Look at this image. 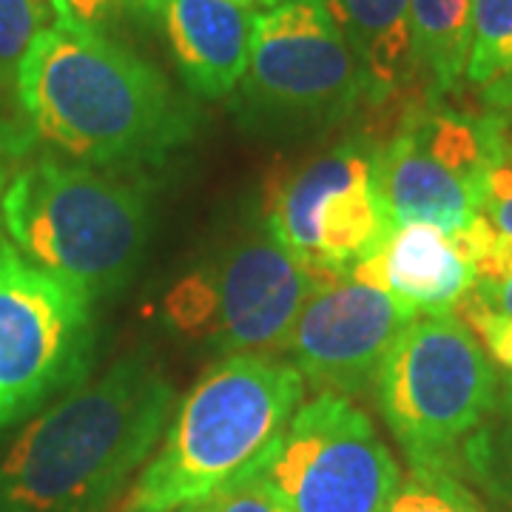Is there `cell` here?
I'll return each instance as SVG.
<instances>
[{
	"instance_id": "484cf974",
	"label": "cell",
	"mask_w": 512,
	"mask_h": 512,
	"mask_svg": "<svg viewBox=\"0 0 512 512\" xmlns=\"http://www.w3.org/2000/svg\"><path fill=\"white\" fill-rule=\"evenodd\" d=\"M231 3H239V6H245V9H274L276 3H282V0H231Z\"/></svg>"
},
{
	"instance_id": "52a82bcc",
	"label": "cell",
	"mask_w": 512,
	"mask_h": 512,
	"mask_svg": "<svg viewBox=\"0 0 512 512\" xmlns=\"http://www.w3.org/2000/svg\"><path fill=\"white\" fill-rule=\"evenodd\" d=\"M242 106L268 126L322 128L345 120L365 80L325 0H282L254 18Z\"/></svg>"
},
{
	"instance_id": "83f0119b",
	"label": "cell",
	"mask_w": 512,
	"mask_h": 512,
	"mask_svg": "<svg viewBox=\"0 0 512 512\" xmlns=\"http://www.w3.org/2000/svg\"><path fill=\"white\" fill-rule=\"evenodd\" d=\"M3 188H6V171H3V163H0V197H3ZM0 228H3V220H0ZM3 245V239H0Z\"/></svg>"
},
{
	"instance_id": "ffe728a7",
	"label": "cell",
	"mask_w": 512,
	"mask_h": 512,
	"mask_svg": "<svg viewBox=\"0 0 512 512\" xmlns=\"http://www.w3.org/2000/svg\"><path fill=\"white\" fill-rule=\"evenodd\" d=\"M43 20L32 0H0V89L15 86L20 63L43 29Z\"/></svg>"
},
{
	"instance_id": "44dd1931",
	"label": "cell",
	"mask_w": 512,
	"mask_h": 512,
	"mask_svg": "<svg viewBox=\"0 0 512 512\" xmlns=\"http://www.w3.org/2000/svg\"><path fill=\"white\" fill-rule=\"evenodd\" d=\"M262 467V464H259ZM251 470L237 481H231L228 487H222L217 493H211L202 501H194L177 512H285L279 507L276 495L265 484L262 470Z\"/></svg>"
},
{
	"instance_id": "d4e9b609",
	"label": "cell",
	"mask_w": 512,
	"mask_h": 512,
	"mask_svg": "<svg viewBox=\"0 0 512 512\" xmlns=\"http://www.w3.org/2000/svg\"><path fill=\"white\" fill-rule=\"evenodd\" d=\"M461 299L495 316H512V271L498 282H476Z\"/></svg>"
},
{
	"instance_id": "3957f363",
	"label": "cell",
	"mask_w": 512,
	"mask_h": 512,
	"mask_svg": "<svg viewBox=\"0 0 512 512\" xmlns=\"http://www.w3.org/2000/svg\"><path fill=\"white\" fill-rule=\"evenodd\" d=\"M305 399L276 353H237L191 387L117 512H177L256 470Z\"/></svg>"
},
{
	"instance_id": "8fae6325",
	"label": "cell",
	"mask_w": 512,
	"mask_h": 512,
	"mask_svg": "<svg viewBox=\"0 0 512 512\" xmlns=\"http://www.w3.org/2000/svg\"><path fill=\"white\" fill-rule=\"evenodd\" d=\"M316 285L271 237L245 239L183 276L165 296V319L225 356L279 353Z\"/></svg>"
},
{
	"instance_id": "4316f807",
	"label": "cell",
	"mask_w": 512,
	"mask_h": 512,
	"mask_svg": "<svg viewBox=\"0 0 512 512\" xmlns=\"http://www.w3.org/2000/svg\"><path fill=\"white\" fill-rule=\"evenodd\" d=\"M37 9L43 12V18H55V3L57 0H32Z\"/></svg>"
},
{
	"instance_id": "ba28073f",
	"label": "cell",
	"mask_w": 512,
	"mask_h": 512,
	"mask_svg": "<svg viewBox=\"0 0 512 512\" xmlns=\"http://www.w3.org/2000/svg\"><path fill=\"white\" fill-rule=\"evenodd\" d=\"M94 356L92 302L0 245V430L80 382Z\"/></svg>"
},
{
	"instance_id": "30bf717a",
	"label": "cell",
	"mask_w": 512,
	"mask_h": 512,
	"mask_svg": "<svg viewBox=\"0 0 512 512\" xmlns=\"http://www.w3.org/2000/svg\"><path fill=\"white\" fill-rule=\"evenodd\" d=\"M265 228L313 279L350 276L393 231L376 188L373 154L359 143H342L285 171L265 191Z\"/></svg>"
},
{
	"instance_id": "277c9868",
	"label": "cell",
	"mask_w": 512,
	"mask_h": 512,
	"mask_svg": "<svg viewBox=\"0 0 512 512\" xmlns=\"http://www.w3.org/2000/svg\"><path fill=\"white\" fill-rule=\"evenodd\" d=\"M0 220L20 254L92 305L120 291L146 254V191L92 165H23L6 180Z\"/></svg>"
},
{
	"instance_id": "6da1fadb",
	"label": "cell",
	"mask_w": 512,
	"mask_h": 512,
	"mask_svg": "<svg viewBox=\"0 0 512 512\" xmlns=\"http://www.w3.org/2000/svg\"><path fill=\"white\" fill-rule=\"evenodd\" d=\"M40 140L92 168L165 160L194 134V114L137 52L69 20L32 40L15 80Z\"/></svg>"
},
{
	"instance_id": "9a60e30c",
	"label": "cell",
	"mask_w": 512,
	"mask_h": 512,
	"mask_svg": "<svg viewBox=\"0 0 512 512\" xmlns=\"http://www.w3.org/2000/svg\"><path fill=\"white\" fill-rule=\"evenodd\" d=\"M365 80V100L384 106L419 83L410 0H325Z\"/></svg>"
},
{
	"instance_id": "7402d4cb",
	"label": "cell",
	"mask_w": 512,
	"mask_h": 512,
	"mask_svg": "<svg viewBox=\"0 0 512 512\" xmlns=\"http://www.w3.org/2000/svg\"><path fill=\"white\" fill-rule=\"evenodd\" d=\"M160 9L163 0H57L52 20H69L106 32L128 15H157Z\"/></svg>"
},
{
	"instance_id": "9c48e42d",
	"label": "cell",
	"mask_w": 512,
	"mask_h": 512,
	"mask_svg": "<svg viewBox=\"0 0 512 512\" xmlns=\"http://www.w3.org/2000/svg\"><path fill=\"white\" fill-rule=\"evenodd\" d=\"M259 470L285 512H387L402 484L370 416L336 393L302 404Z\"/></svg>"
},
{
	"instance_id": "e0dca14e",
	"label": "cell",
	"mask_w": 512,
	"mask_h": 512,
	"mask_svg": "<svg viewBox=\"0 0 512 512\" xmlns=\"http://www.w3.org/2000/svg\"><path fill=\"white\" fill-rule=\"evenodd\" d=\"M464 77L487 109L512 111V0H473Z\"/></svg>"
},
{
	"instance_id": "8992f818",
	"label": "cell",
	"mask_w": 512,
	"mask_h": 512,
	"mask_svg": "<svg viewBox=\"0 0 512 512\" xmlns=\"http://www.w3.org/2000/svg\"><path fill=\"white\" fill-rule=\"evenodd\" d=\"M507 126L498 117L410 103L396 134L373 148L376 188L396 225L424 222L453 237L481 217L487 177L507 151Z\"/></svg>"
},
{
	"instance_id": "4fadbf2b",
	"label": "cell",
	"mask_w": 512,
	"mask_h": 512,
	"mask_svg": "<svg viewBox=\"0 0 512 512\" xmlns=\"http://www.w3.org/2000/svg\"><path fill=\"white\" fill-rule=\"evenodd\" d=\"M160 12L185 86L205 100L234 92L248 69L256 12L231 0H163Z\"/></svg>"
},
{
	"instance_id": "7c38bea8",
	"label": "cell",
	"mask_w": 512,
	"mask_h": 512,
	"mask_svg": "<svg viewBox=\"0 0 512 512\" xmlns=\"http://www.w3.org/2000/svg\"><path fill=\"white\" fill-rule=\"evenodd\" d=\"M416 313L393 293L339 276L316 285L279 353H288L319 393L362 396Z\"/></svg>"
},
{
	"instance_id": "5bb4252c",
	"label": "cell",
	"mask_w": 512,
	"mask_h": 512,
	"mask_svg": "<svg viewBox=\"0 0 512 512\" xmlns=\"http://www.w3.org/2000/svg\"><path fill=\"white\" fill-rule=\"evenodd\" d=\"M350 276L399 296L419 311H453L476 285V271L453 237L424 222L396 225L376 254L353 265Z\"/></svg>"
},
{
	"instance_id": "7a4b0ae2",
	"label": "cell",
	"mask_w": 512,
	"mask_h": 512,
	"mask_svg": "<svg viewBox=\"0 0 512 512\" xmlns=\"http://www.w3.org/2000/svg\"><path fill=\"white\" fill-rule=\"evenodd\" d=\"M174 402L146 350L74 387L0 456V512H106L160 444Z\"/></svg>"
},
{
	"instance_id": "ac0fdd59",
	"label": "cell",
	"mask_w": 512,
	"mask_h": 512,
	"mask_svg": "<svg viewBox=\"0 0 512 512\" xmlns=\"http://www.w3.org/2000/svg\"><path fill=\"white\" fill-rule=\"evenodd\" d=\"M456 473H467L484 493L512 507V376L498 382L490 416L461 444Z\"/></svg>"
},
{
	"instance_id": "5b68a950",
	"label": "cell",
	"mask_w": 512,
	"mask_h": 512,
	"mask_svg": "<svg viewBox=\"0 0 512 512\" xmlns=\"http://www.w3.org/2000/svg\"><path fill=\"white\" fill-rule=\"evenodd\" d=\"M498 382L487 350L456 313L419 311L384 356L376 393L410 467L456 473L458 450L490 416Z\"/></svg>"
},
{
	"instance_id": "d6986e66",
	"label": "cell",
	"mask_w": 512,
	"mask_h": 512,
	"mask_svg": "<svg viewBox=\"0 0 512 512\" xmlns=\"http://www.w3.org/2000/svg\"><path fill=\"white\" fill-rule=\"evenodd\" d=\"M387 512H487L467 484L436 467H410Z\"/></svg>"
},
{
	"instance_id": "f1b7e54d",
	"label": "cell",
	"mask_w": 512,
	"mask_h": 512,
	"mask_svg": "<svg viewBox=\"0 0 512 512\" xmlns=\"http://www.w3.org/2000/svg\"><path fill=\"white\" fill-rule=\"evenodd\" d=\"M507 157H510L512 163V137H507Z\"/></svg>"
},
{
	"instance_id": "603a6c76",
	"label": "cell",
	"mask_w": 512,
	"mask_h": 512,
	"mask_svg": "<svg viewBox=\"0 0 512 512\" xmlns=\"http://www.w3.org/2000/svg\"><path fill=\"white\" fill-rule=\"evenodd\" d=\"M453 313L461 316V322L473 330V336H478L487 345L490 356L498 365L512 370V316H495V313L481 311L464 299L453 308Z\"/></svg>"
},
{
	"instance_id": "cb8c5ba5",
	"label": "cell",
	"mask_w": 512,
	"mask_h": 512,
	"mask_svg": "<svg viewBox=\"0 0 512 512\" xmlns=\"http://www.w3.org/2000/svg\"><path fill=\"white\" fill-rule=\"evenodd\" d=\"M481 214L493 222L504 237L512 239V163L510 157H507V151L490 168Z\"/></svg>"
},
{
	"instance_id": "2e32d148",
	"label": "cell",
	"mask_w": 512,
	"mask_h": 512,
	"mask_svg": "<svg viewBox=\"0 0 512 512\" xmlns=\"http://www.w3.org/2000/svg\"><path fill=\"white\" fill-rule=\"evenodd\" d=\"M473 0H410L413 55L430 103L458 92L470 49Z\"/></svg>"
}]
</instances>
